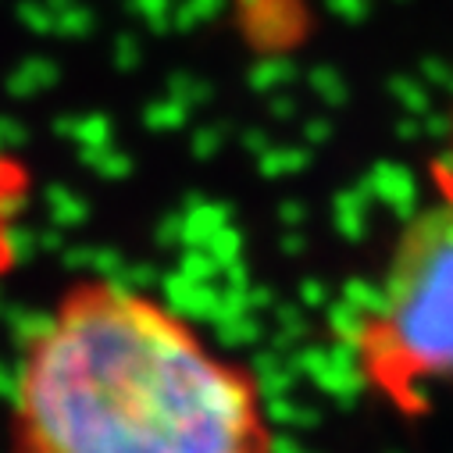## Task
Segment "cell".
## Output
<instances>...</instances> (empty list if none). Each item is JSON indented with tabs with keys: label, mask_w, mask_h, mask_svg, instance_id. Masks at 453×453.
Instances as JSON below:
<instances>
[{
	"label": "cell",
	"mask_w": 453,
	"mask_h": 453,
	"mask_svg": "<svg viewBox=\"0 0 453 453\" xmlns=\"http://www.w3.org/2000/svg\"><path fill=\"white\" fill-rule=\"evenodd\" d=\"M12 453H275L257 375L161 296L72 279L29 328Z\"/></svg>",
	"instance_id": "cell-1"
},
{
	"label": "cell",
	"mask_w": 453,
	"mask_h": 453,
	"mask_svg": "<svg viewBox=\"0 0 453 453\" xmlns=\"http://www.w3.org/2000/svg\"><path fill=\"white\" fill-rule=\"evenodd\" d=\"M361 386L400 418H425L453 357V225L449 200L403 221L393 250L343 325Z\"/></svg>",
	"instance_id": "cell-2"
},
{
	"label": "cell",
	"mask_w": 453,
	"mask_h": 453,
	"mask_svg": "<svg viewBox=\"0 0 453 453\" xmlns=\"http://www.w3.org/2000/svg\"><path fill=\"white\" fill-rule=\"evenodd\" d=\"M33 200V172L15 154L0 150V289L22 257V221Z\"/></svg>",
	"instance_id": "cell-3"
}]
</instances>
